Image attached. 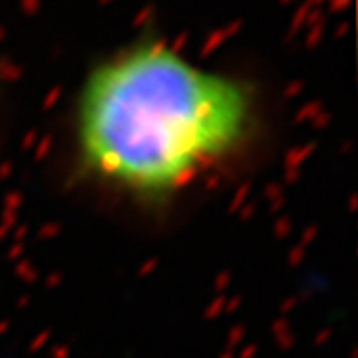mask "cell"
Here are the masks:
<instances>
[{"label": "cell", "instance_id": "obj_1", "mask_svg": "<svg viewBox=\"0 0 358 358\" xmlns=\"http://www.w3.org/2000/svg\"><path fill=\"white\" fill-rule=\"evenodd\" d=\"M255 126L253 90L159 40L96 66L82 86L74 144L84 173L163 201L239 152Z\"/></svg>", "mask_w": 358, "mask_h": 358}]
</instances>
